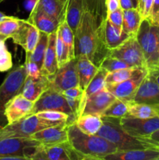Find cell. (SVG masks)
<instances>
[{"mask_svg": "<svg viewBox=\"0 0 159 160\" xmlns=\"http://www.w3.org/2000/svg\"><path fill=\"white\" fill-rule=\"evenodd\" d=\"M101 48L105 49L101 42L98 20L90 8L85 7L75 34L76 56L85 55L95 64L96 57L101 52Z\"/></svg>", "mask_w": 159, "mask_h": 160, "instance_id": "obj_1", "label": "cell"}, {"mask_svg": "<svg viewBox=\"0 0 159 160\" xmlns=\"http://www.w3.org/2000/svg\"><path fill=\"white\" fill-rule=\"evenodd\" d=\"M68 142L72 148L83 156L104 157L118 151L112 143L97 134L82 132L76 123L68 127Z\"/></svg>", "mask_w": 159, "mask_h": 160, "instance_id": "obj_2", "label": "cell"}, {"mask_svg": "<svg viewBox=\"0 0 159 160\" xmlns=\"http://www.w3.org/2000/svg\"><path fill=\"white\" fill-rule=\"evenodd\" d=\"M101 118L103 124L96 134L115 145L118 151L157 147L147 138L133 137L128 134L120 124L119 119L104 117Z\"/></svg>", "mask_w": 159, "mask_h": 160, "instance_id": "obj_3", "label": "cell"}, {"mask_svg": "<svg viewBox=\"0 0 159 160\" xmlns=\"http://www.w3.org/2000/svg\"><path fill=\"white\" fill-rule=\"evenodd\" d=\"M147 62L148 71L159 68V26L154 25L147 19H143L136 36Z\"/></svg>", "mask_w": 159, "mask_h": 160, "instance_id": "obj_4", "label": "cell"}, {"mask_svg": "<svg viewBox=\"0 0 159 160\" xmlns=\"http://www.w3.org/2000/svg\"><path fill=\"white\" fill-rule=\"evenodd\" d=\"M65 122H53L41 118L36 114L26 116L15 123L0 128V139L30 138L37 131Z\"/></svg>", "mask_w": 159, "mask_h": 160, "instance_id": "obj_5", "label": "cell"}, {"mask_svg": "<svg viewBox=\"0 0 159 160\" xmlns=\"http://www.w3.org/2000/svg\"><path fill=\"white\" fill-rule=\"evenodd\" d=\"M45 110H55L67 114L69 117L65 123L68 127L76 123V117L72 112L65 96L60 92L51 88V87L43 92L37 100L34 102V106L30 115L36 114L37 112Z\"/></svg>", "mask_w": 159, "mask_h": 160, "instance_id": "obj_6", "label": "cell"}, {"mask_svg": "<svg viewBox=\"0 0 159 160\" xmlns=\"http://www.w3.org/2000/svg\"><path fill=\"white\" fill-rule=\"evenodd\" d=\"M26 76L25 64L12 67L11 71L6 75L0 84V114L4 112L6 104L12 98L20 94Z\"/></svg>", "mask_w": 159, "mask_h": 160, "instance_id": "obj_7", "label": "cell"}, {"mask_svg": "<svg viewBox=\"0 0 159 160\" xmlns=\"http://www.w3.org/2000/svg\"><path fill=\"white\" fill-rule=\"evenodd\" d=\"M107 56L121 59L130 67L147 70L143 50L136 38H129L119 46L108 51Z\"/></svg>", "mask_w": 159, "mask_h": 160, "instance_id": "obj_8", "label": "cell"}, {"mask_svg": "<svg viewBox=\"0 0 159 160\" xmlns=\"http://www.w3.org/2000/svg\"><path fill=\"white\" fill-rule=\"evenodd\" d=\"M41 144L31 138L0 139V157L23 156L28 158Z\"/></svg>", "mask_w": 159, "mask_h": 160, "instance_id": "obj_9", "label": "cell"}, {"mask_svg": "<svg viewBox=\"0 0 159 160\" xmlns=\"http://www.w3.org/2000/svg\"><path fill=\"white\" fill-rule=\"evenodd\" d=\"M50 79L51 88L60 93L71 88L80 86L76 58L59 67L56 73L50 77Z\"/></svg>", "mask_w": 159, "mask_h": 160, "instance_id": "obj_10", "label": "cell"}, {"mask_svg": "<svg viewBox=\"0 0 159 160\" xmlns=\"http://www.w3.org/2000/svg\"><path fill=\"white\" fill-rule=\"evenodd\" d=\"M119 122L128 134L140 138H146L159 129V117L141 119L126 116L120 118Z\"/></svg>", "mask_w": 159, "mask_h": 160, "instance_id": "obj_11", "label": "cell"}, {"mask_svg": "<svg viewBox=\"0 0 159 160\" xmlns=\"http://www.w3.org/2000/svg\"><path fill=\"white\" fill-rule=\"evenodd\" d=\"M147 73L148 70L147 69H142L137 74L130 79L118 84H106L105 88L116 98L129 103L133 99L137 89Z\"/></svg>", "mask_w": 159, "mask_h": 160, "instance_id": "obj_12", "label": "cell"}, {"mask_svg": "<svg viewBox=\"0 0 159 160\" xmlns=\"http://www.w3.org/2000/svg\"><path fill=\"white\" fill-rule=\"evenodd\" d=\"M131 102L148 105L159 109V84L148 72Z\"/></svg>", "mask_w": 159, "mask_h": 160, "instance_id": "obj_13", "label": "cell"}, {"mask_svg": "<svg viewBox=\"0 0 159 160\" xmlns=\"http://www.w3.org/2000/svg\"><path fill=\"white\" fill-rule=\"evenodd\" d=\"M99 32L101 43L108 52L117 48L130 38L123 30L114 26L106 17L99 24Z\"/></svg>", "mask_w": 159, "mask_h": 160, "instance_id": "obj_14", "label": "cell"}, {"mask_svg": "<svg viewBox=\"0 0 159 160\" xmlns=\"http://www.w3.org/2000/svg\"><path fill=\"white\" fill-rule=\"evenodd\" d=\"M116 99L107 89H103L86 98L82 105L81 115L96 114L102 115L106 109Z\"/></svg>", "mask_w": 159, "mask_h": 160, "instance_id": "obj_15", "label": "cell"}, {"mask_svg": "<svg viewBox=\"0 0 159 160\" xmlns=\"http://www.w3.org/2000/svg\"><path fill=\"white\" fill-rule=\"evenodd\" d=\"M40 31L26 20H22L20 28L12 37L15 44L21 46L26 53H31L38 42Z\"/></svg>", "mask_w": 159, "mask_h": 160, "instance_id": "obj_16", "label": "cell"}, {"mask_svg": "<svg viewBox=\"0 0 159 160\" xmlns=\"http://www.w3.org/2000/svg\"><path fill=\"white\" fill-rule=\"evenodd\" d=\"M33 102L19 94L6 104L3 114L6 117L8 124L15 123L26 116L30 115L34 106Z\"/></svg>", "mask_w": 159, "mask_h": 160, "instance_id": "obj_17", "label": "cell"}, {"mask_svg": "<svg viewBox=\"0 0 159 160\" xmlns=\"http://www.w3.org/2000/svg\"><path fill=\"white\" fill-rule=\"evenodd\" d=\"M31 139L42 145H53L68 142V126L65 123L49 127L31 135Z\"/></svg>", "mask_w": 159, "mask_h": 160, "instance_id": "obj_18", "label": "cell"}, {"mask_svg": "<svg viewBox=\"0 0 159 160\" xmlns=\"http://www.w3.org/2000/svg\"><path fill=\"white\" fill-rule=\"evenodd\" d=\"M51 87L50 77L41 75L38 78L26 76L20 94L30 101L34 102Z\"/></svg>", "mask_w": 159, "mask_h": 160, "instance_id": "obj_19", "label": "cell"}, {"mask_svg": "<svg viewBox=\"0 0 159 160\" xmlns=\"http://www.w3.org/2000/svg\"><path fill=\"white\" fill-rule=\"evenodd\" d=\"M159 157V147L116 151L104 156L105 160H152Z\"/></svg>", "mask_w": 159, "mask_h": 160, "instance_id": "obj_20", "label": "cell"}, {"mask_svg": "<svg viewBox=\"0 0 159 160\" xmlns=\"http://www.w3.org/2000/svg\"><path fill=\"white\" fill-rule=\"evenodd\" d=\"M26 20L34 25L37 29H38L39 31L48 34L55 32L59 23L57 20L41 10L37 7V4H35L32 10L30 12L29 17Z\"/></svg>", "mask_w": 159, "mask_h": 160, "instance_id": "obj_21", "label": "cell"}, {"mask_svg": "<svg viewBox=\"0 0 159 160\" xmlns=\"http://www.w3.org/2000/svg\"><path fill=\"white\" fill-rule=\"evenodd\" d=\"M56 31L48 34V42L44 57L43 65L41 68V74L51 77L56 73L58 68L55 50Z\"/></svg>", "mask_w": 159, "mask_h": 160, "instance_id": "obj_22", "label": "cell"}, {"mask_svg": "<svg viewBox=\"0 0 159 160\" xmlns=\"http://www.w3.org/2000/svg\"><path fill=\"white\" fill-rule=\"evenodd\" d=\"M42 148L51 160H80L81 156L68 142L58 145H42Z\"/></svg>", "mask_w": 159, "mask_h": 160, "instance_id": "obj_23", "label": "cell"}, {"mask_svg": "<svg viewBox=\"0 0 159 160\" xmlns=\"http://www.w3.org/2000/svg\"><path fill=\"white\" fill-rule=\"evenodd\" d=\"M77 60V71L79 75L80 87L83 91L86 89L88 86L89 83L94 77L98 72L99 67L95 65L93 62L88 59L85 55H79L76 56Z\"/></svg>", "mask_w": 159, "mask_h": 160, "instance_id": "obj_24", "label": "cell"}, {"mask_svg": "<svg viewBox=\"0 0 159 160\" xmlns=\"http://www.w3.org/2000/svg\"><path fill=\"white\" fill-rule=\"evenodd\" d=\"M85 7H88L87 0H70L69 2L65 19L74 34L77 31Z\"/></svg>", "mask_w": 159, "mask_h": 160, "instance_id": "obj_25", "label": "cell"}, {"mask_svg": "<svg viewBox=\"0 0 159 160\" xmlns=\"http://www.w3.org/2000/svg\"><path fill=\"white\" fill-rule=\"evenodd\" d=\"M70 0H37V7L59 23L66 12Z\"/></svg>", "mask_w": 159, "mask_h": 160, "instance_id": "obj_26", "label": "cell"}, {"mask_svg": "<svg viewBox=\"0 0 159 160\" xmlns=\"http://www.w3.org/2000/svg\"><path fill=\"white\" fill-rule=\"evenodd\" d=\"M143 18L138 9L123 10V22L122 30L130 38H136Z\"/></svg>", "mask_w": 159, "mask_h": 160, "instance_id": "obj_27", "label": "cell"}, {"mask_svg": "<svg viewBox=\"0 0 159 160\" xmlns=\"http://www.w3.org/2000/svg\"><path fill=\"white\" fill-rule=\"evenodd\" d=\"M103 124L101 115L85 114L80 116L76 121V125L82 132L87 134H96Z\"/></svg>", "mask_w": 159, "mask_h": 160, "instance_id": "obj_28", "label": "cell"}, {"mask_svg": "<svg viewBox=\"0 0 159 160\" xmlns=\"http://www.w3.org/2000/svg\"><path fill=\"white\" fill-rule=\"evenodd\" d=\"M108 72L105 70L104 69L99 67L98 72L96 74L94 75L90 82L89 83L88 86L86 88L85 90L84 91V95H83V98L81 99V112H82V105L84 102L85 101L86 98L89 97L90 95H93V94L97 93L99 91L105 89L106 87V77H107ZM81 116V114H80Z\"/></svg>", "mask_w": 159, "mask_h": 160, "instance_id": "obj_29", "label": "cell"}, {"mask_svg": "<svg viewBox=\"0 0 159 160\" xmlns=\"http://www.w3.org/2000/svg\"><path fill=\"white\" fill-rule=\"evenodd\" d=\"M58 31L62 37V41L65 43L69 52V57L70 60L76 58V51H75V34L65 19V13L61 20L59 21Z\"/></svg>", "mask_w": 159, "mask_h": 160, "instance_id": "obj_30", "label": "cell"}, {"mask_svg": "<svg viewBox=\"0 0 159 160\" xmlns=\"http://www.w3.org/2000/svg\"><path fill=\"white\" fill-rule=\"evenodd\" d=\"M48 42V34L40 31V36L37 45L32 52L26 53V59L34 62L38 65L40 68H41Z\"/></svg>", "mask_w": 159, "mask_h": 160, "instance_id": "obj_31", "label": "cell"}, {"mask_svg": "<svg viewBox=\"0 0 159 160\" xmlns=\"http://www.w3.org/2000/svg\"><path fill=\"white\" fill-rule=\"evenodd\" d=\"M128 116L141 119L159 117V109L148 105L129 102Z\"/></svg>", "mask_w": 159, "mask_h": 160, "instance_id": "obj_32", "label": "cell"}, {"mask_svg": "<svg viewBox=\"0 0 159 160\" xmlns=\"http://www.w3.org/2000/svg\"><path fill=\"white\" fill-rule=\"evenodd\" d=\"M143 68L129 67V68L120 69V70L108 73L106 77V84H118L128 79H130L136 74H137Z\"/></svg>", "mask_w": 159, "mask_h": 160, "instance_id": "obj_33", "label": "cell"}, {"mask_svg": "<svg viewBox=\"0 0 159 160\" xmlns=\"http://www.w3.org/2000/svg\"><path fill=\"white\" fill-rule=\"evenodd\" d=\"M22 20L17 17L5 16L0 21V35L5 38H12L20 28Z\"/></svg>", "mask_w": 159, "mask_h": 160, "instance_id": "obj_34", "label": "cell"}, {"mask_svg": "<svg viewBox=\"0 0 159 160\" xmlns=\"http://www.w3.org/2000/svg\"><path fill=\"white\" fill-rule=\"evenodd\" d=\"M129 103L116 98L107 109L104 110L101 117H111V118L120 119L128 116Z\"/></svg>", "mask_w": 159, "mask_h": 160, "instance_id": "obj_35", "label": "cell"}, {"mask_svg": "<svg viewBox=\"0 0 159 160\" xmlns=\"http://www.w3.org/2000/svg\"><path fill=\"white\" fill-rule=\"evenodd\" d=\"M56 57H57L58 68L62 67L70 61L69 57V52L65 46V43L62 41V37L59 34V31H56V42H55Z\"/></svg>", "mask_w": 159, "mask_h": 160, "instance_id": "obj_36", "label": "cell"}, {"mask_svg": "<svg viewBox=\"0 0 159 160\" xmlns=\"http://www.w3.org/2000/svg\"><path fill=\"white\" fill-rule=\"evenodd\" d=\"M99 67L104 69L108 73H111V72L115 71V70H120V69L129 68L130 67L121 59L112 57L110 56H106L105 57L103 58L102 60L100 62Z\"/></svg>", "mask_w": 159, "mask_h": 160, "instance_id": "obj_37", "label": "cell"}, {"mask_svg": "<svg viewBox=\"0 0 159 160\" xmlns=\"http://www.w3.org/2000/svg\"><path fill=\"white\" fill-rule=\"evenodd\" d=\"M12 67V59L11 53L8 51L5 42L0 43V72H5Z\"/></svg>", "mask_w": 159, "mask_h": 160, "instance_id": "obj_38", "label": "cell"}, {"mask_svg": "<svg viewBox=\"0 0 159 160\" xmlns=\"http://www.w3.org/2000/svg\"><path fill=\"white\" fill-rule=\"evenodd\" d=\"M41 118L53 122H66L69 116L62 112L55 110H45L36 113Z\"/></svg>", "mask_w": 159, "mask_h": 160, "instance_id": "obj_39", "label": "cell"}, {"mask_svg": "<svg viewBox=\"0 0 159 160\" xmlns=\"http://www.w3.org/2000/svg\"><path fill=\"white\" fill-rule=\"evenodd\" d=\"M106 18L112 23L115 27H116L118 29L122 30L123 22V9L121 7L118 8L114 12L106 15Z\"/></svg>", "mask_w": 159, "mask_h": 160, "instance_id": "obj_40", "label": "cell"}, {"mask_svg": "<svg viewBox=\"0 0 159 160\" xmlns=\"http://www.w3.org/2000/svg\"><path fill=\"white\" fill-rule=\"evenodd\" d=\"M25 66H26V70L27 76L31 77L34 78H38L41 76V68L38 67L37 63L34 62L26 59L25 61Z\"/></svg>", "mask_w": 159, "mask_h": 160, "instance_id": "obj_41", "label": "cell"}, {"mask_svg": "<svg viewBox=\"0 0 159 160\" xmlns=\"http://www.w3.org/2000/svg\"><path fill=\"white\" fill-rule=\"evenodd\" d=\"M153 0H140L138 6V10L141 13L142 18L147 19L151 13L152 7Z\"/></svg>", "mask_w": 159, "mask_h": 160, "instance_id": "obj_42", "label": "cell"}, {"mask_svg": "<svg viewBox=\"0 0 159 160\" xmlns=\"http://www.w3.org/2000/svg\"><path fill=\"white\" fill-rule=\"evenodd\" d=\"M147 20L152 24L159 26V0H153L151 13Z\"/></svg>", "mask_w": 159, "mask_h": 160, "instance_id": "obj_43", "label": "cell"}, {"mask_svg": "<svg viewBox=\"0 0 159 160\" xmlns=\"http://www.w3.org/2000/svg\"><path fill=\"white\" fill-rule=\"evenodd\" d=\"M62 94L66 98H81L82 99L84 91L82 90V88L80 86H77V87H73L71 88L67 89V90L64 91Z\"/></svg>", "mask_w": 159, "mask_h": 160, "instance_id": "obj_44", "label": "cell"}, {"mask_svg": "<svg viewBox=\"0 0 159 160\" xmlns=\"http://www.w3.org/2000/svg\"><path fill=\"white\" fill-rule=\"evenodd\" d=\"M30 160H51L44 151L42 145H41L32 155L28 157Z\"/></svg>", "mask_w": 159, "mask_h": 160, "instance_id": "obj_45", "label": "cell"}, {"mask_svg": "<svg viewBox=\"0 0 159 160\" xmlns=\"http://www.w3.org/2000/svg\"><path fill=\"white\" fill-rule=\"evenodd\" d=\"M105 5L108 14L120 8V0H105Z\"/></svg>", "mask_w": 159, "mask_h": 160, "instance_id": "obj_46", "label": "cell"}, {"mask_svg": "<svg viewBox=\"0 0 159 160\" xmlns=\"http://www.w3.org/2000/svg\"><path fill=\"white\" fill-rule=\"evenodd\" d=\"M153 145H156V146L159 147V129L154 131L153 134H151L149 137L146 138Z\"/></svg>", "mask_w": 159, "mask_h": 160, "instance_id": "obj_47", "label": "cell"}, {"mask_svg": "<svg viewBox=\"0 0 159 160\" xmlns=\"http://www.w3.org/2000/svg\"><path fill=\"white\" fill-rule=\"evenodd\" d=\"M120 7H121L123 10L134 8L131 0H120Z\"/></svg>", "mask_w": 159, "mask_h": 160, "instance_id": "obj_48", "label": "cell"}, {"mask_svg": "<svg viewBox=\"0 0 159 160\" xmlns=\"http://www.w3.org/2000/svg\"><path fill=\"white\" fill-rule=\"evenodd\" d=\"M36 2H37V0H25L23 6H24V8L26 10L31 12L33 8L34 7V6H35Z\"/></svg>", "mask_w": 159, "mask_h": 160, "instance_id": "obj_49", "label": "cell"}, {"mask_svg": "<svg viewBox=\"0 0 159 160\" xmlns=\"http://www.w3.org/2000/svg\"><path fill=\"white\" fill-rule=\"evenodd\" d=\"M0 160H30L28 158L23 156H3L0 157Z\"/></svg>", "mask_w": 159, "mask_h": 160, "instance_id": "obj_50", "label": "cell"}, {"mask_svg": "<svg viewBox=\"0 0 159 160\" xmlns=\"http://www.w3.org/2000/svg\"><path fill=\"white\" fill-rule=\"evenodd\" d=\"M80 160H105L103 157H98V156H83L81 155Z\"/></svg>", "mask_w": 159, "mask_h": 160, "instance_id": "obj_51", "label": "cell"}, {"mask_svg": "<svg viewBox=\"0 0 159 160\" xmlns=\"http://www.w3.org/2000/svg\"><path fill=\"white\" fill-rule=\"evenodd\" d=\"M155 79V81H157V84H159V70H152V71H148Z\"/></svg>", "mask_w": 159, "mask_h": 160, "instance_id": "obj_52", "label": "cell"}, {"mask_svg": "<svg viewBox=\"0 0 159 160\" xmlns=\"http://www.w3.org/2000/svg\"><path fill=\"white\" fill-rule=\"evenodd\" d=\"M131 2H132L133 7L135 8V9H138V6H139V1H138V0H131Z\"/></svg>", "mask_w": 159, "mask_h": 160, "instance_id": "obj_53", "label": "cell"}, {"mask_svg": "<svg viewBox=\"0 0 159 160\" xmlns=\"http://www.w3.org/2000/svg\"><path fill=\"white\" fill-rule=\"evenodd\" d=\"M6 38H5L4 37H2V35H0V43L2 42H6Z\"/></svg>", "mask_w": 159, "mask_h": 160, "instance_id": "obj_54", "label": "cell"}, {"mask_svg": "<svg viewBox=\"0 0 159 160\" xmlns=\"http://www.w3.org/2000/svg\"><path fill=\"white\" fill-rule=\"evenodd\" d=\"M5 16H6V15H5V14L3 13V12H2L1 11H0V21H1V20H2L3 17H4Z\"/></svg>", "mask_w": 159, "mask_h": 160, "instance_id": "obj_55", "label": "cell"}, {"mask_svg": "<svg viewBox=\"0 0 159 160\" xmlns=\"http://www.w3.org/2000/svg\"><path fill=\"white\" fill-rule=\"evenodd\" d=\"M152 160H159V157L157 158V159H152Z\"/></svg>", "mask_w": 159, "mask_h": 160, "instance_id": "obj_56", "label": "cell"}, {"mask_svg": "<svg viewBox=\"0 0 159 160\" xmlns=\"http://www.w3.org/2000/svg\"><path fill=\"white\" fill-rule=\"evenodd\" d=\"M158 60H159V50H158ZM157 70H159V68L157 69Z\"/></svg>", "mask_w": 159, "mask_h": 160, "instance_id": "obj_57", "label": "cell"}, {"mask_svg": "<svg viewBox=\"0 0 159 160\" xmlns=\"http://www.w3.org/2000/svg\"><path fill=\"white\" fill-rule=\"evenodd\" d=\"M3 1V0H0V2H2Z\"/></svg>", "mask_w": 159, "mask_h": 160, "instance_id": "obj_58", "label": "cell"}, {"mask_svg": "<svg viewBox=\"0 0 159 160\" xmlns=\"http://www.w3.org/2000/svg\"><path fill=\"white\" fill-rule=\"evenodd\" d=\"M138 1H139V2H140V0H138Z\"/></svg>", "mask_w": 159, "mask_h": 160, "instance_id": "obj_59", "label": "cell"}, {"mask_svg": "<svg viewBox=\"0 0 159 160\" xmlns=\"http://www.w3.org/2000/svg\"><path fill=\"white\" fill-rule=\"evenodd\" d=\"M64 1H65V0H64Z\"/></svg>", "mask_w": 159, "mask_h": 160, "instance_id": "obj_60", "label": "cell"}]
</instances>
